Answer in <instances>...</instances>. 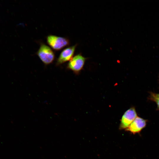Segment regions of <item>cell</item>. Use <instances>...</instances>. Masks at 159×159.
<instances>
[{
    "instance_id": "cell-3",
    "label": "cell",
    "mask_w": 159,
    "mask_h": 159,
    "mask_svg": "<svg viewBox=\"0 0 159 159\" xmlns=\"http://www.w3.org/2000/svg\"><path fill=\"white\" fill-rule=\"evenodd\" d=\"M86 59L81 54L76 55L69 61L67 68L74 73H78L83 68Z\"/></svg>"
},
{
    "instance_id": "cell-2",
    "label": "cell",
    "mask_w": 159,
    "mask_h": 159,
    "mask_svg": "<svg viewBox=\"0 0 159 159\" xmlns=\"http://www.w3.org/2000/svg\"><path fill=\"white\" fill-rule=\"evenodd\" d=\"M48 44L54 50L59 51L69 44V41L67 38L50 35L47 37Z\"/></svg>"
},
{
    "instance_id": "cell-5",
    "label": "cell",
    "mask_w": 159,
    "mask_h": 159,
    "mask_svg": "<svg viewBox=\"0 0 159 159\" xmlns=\"http://www.w3.org/2000/svg\"><path fill=\"white\" fill-rule=\"evenodd\" d=\"M77 45V44H76L64 49L57 59L56 65L58 66L70 61L73 57Z\"/></svg>"
},
{
    "instance_id": "cell-6",
    "label": "cell",
    "mask_w": 159,
    "mask_h": 159,
    "mask_svg": "<svg viewBox=\"0 0 159 159\" xmlns=\"http://www.w3.org/2000/svg\"><path fill=\"white\" fill-rule=\"evenodd\" d=\"M147 122L146 120L137 116L125 130L133 134L138 133L146 126Z\"/></svg>"
},
{
    "instance_id": "cell-4",
    "label": "cell",
    "mask_w": 159,
    "mask_h": 159,
    "mask_svg": "<svg viewBox=\"0 0 159 159\" xmlns=\"http://www.w3.org/2000/svg\"><path fill=\"white\" fill-rule=\"evenodd\" d=\"M137 117L135 109L132 107L127 110L122 116L119 126V129H126Z\"/></svg>"
},
{
    "instance_id": "cell-1",
    "label": "cell",
    "mask_w": 159,
    "mask_h": 159,
    "mask_svg": "<svg viewBox=\"0 0 159 159\" xmlns=\"http://www.w3.org/2000/svg\"><path fill=\"white\" fill-rule=\"evenodd\" d=\"M36 54L45 65L50 64L54 59L55 55L53 50L49 47L43 43L40 44Z\"/></svg>"
},
{
    "instance_id": "cell-7",
    "label": "cell",
    "mask_w": 159,
    "mask_h": 159,
    "mask_svg": "<svg viewBox=\"0 0 159 159\" xmlns=\"http://www.w3.org/2000/svg\"><path fill=\"white\" fill-rule=\"evenodd\" d=\"M150 99L156 103L159 110V94L151 93L150 96Z\"/></svg>"
}]
</instances>
